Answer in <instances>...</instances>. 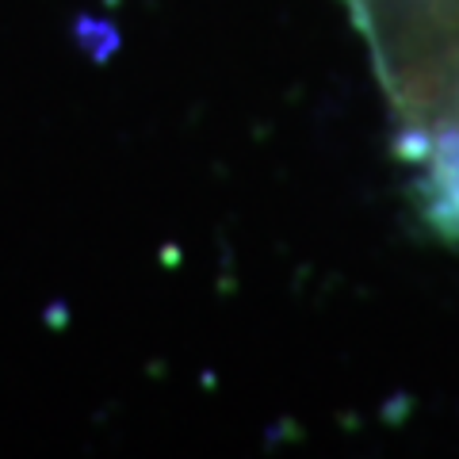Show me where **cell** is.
<instances>
[{
	"mask_svg": "<svg viewBox=\"0 0 459 459\" xmlns=\"http://www.w3.org/2000/svg\"><path fill=\"white\" fill-rule=\"evenodd\" d=\"M429 230L459 246V0H349Z\"/></svg>",
	"mask_w": 459,
	"mask_h": 459,
	"instance_id": "obj_1",
	"label": "cell"
}]
</instances>
